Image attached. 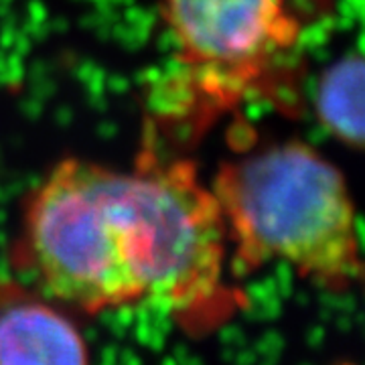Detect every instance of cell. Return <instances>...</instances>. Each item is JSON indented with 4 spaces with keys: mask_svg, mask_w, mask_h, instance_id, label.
<instances>
[{
    "mask_svg": "<svg viewBox=\"0 0 365 365\" xmlns=\"http://www.w3.org/2000/svg\"><path fill=\"white\" fill-rule=\"evenodd\" d=\"M209 189L242 268L282 262L329 290L361 278L347 182L309 144L276 143L227 160Z\"/></svg>",
    "mask_w": 365,
    "mask_h": 365,
    "instance_id": "cell-1",
    "label": "cell"
},
{
    "mask_svg": "<svg viewBox=\"0 0 365 365\" xmlns=\"http://www.w3.org/2000/svg\"><path fill=\"white\" fill-rule=\"evenodd\" d=\"M26 258L45 290L88 313L143 300L126 170L66 158L25 205Z\"/></svg>",
    "mask_w": 365,
    "mask_h": 365,
    "instance_id": "cell-2",
    "label": "cell"
},
{
    "mask_svg": "<svg viewBox=\"0 0 365 365\" xmlns=\"http://www.w3.org/2000/svg\"><path fill=\"white\" fill-rule=\"evenodd\" d=\"M143 300L175 314L217 304L230 252L222 209L191 160L143 155L128 170Z\"/></svg>",
    "mask_w": 365,
    "mask_h": 365,
    "instance_id": "cell-3",
    "label": "cell"
},
{
    "mask_svg": "<svg viewBox=\"0 0 365 365\" xmlns=\"http://www.w3.org/2000/svg\"><path fill=\"white\" fill-rule=\"evenodd\" d=\"M160 13L189 104L213 112L272 93L300 39L290 0H160Z\"/></svg>",
    "mask_w": 365,
    "mask_h": 365,
    "instance_id": "cell-4",
    "label": "cell"
},
{
    "mask_svg": "<svg viewBox=\"0 0 365 365\" xmlns=\"http://www.w3.org/2000/svg\"><path fill=\"white\" fill-rule=\"evenodd\" d=\"M0 365H90V349L55 304L0 278Z\"/></svg>",
    "mask_w": 365,
    "mask_h": 365,
    "instance_id": "cell-5",
    "label": "cell"
},
{
    "mask_svg": "<svg viewBox=\"0 0 365 365\" xmlns=\"http://www.w3.org/2000/svg\"><path fill=\"white\" fill-rule=\"evenodd\" d=\"M314 110L321 126L339 143L364 144V59L347 53L327 67L317 83Z\"/></svg>",
    "mask_w": 365,
    "mask_h": 365,
    "instance_id": "cell-6",
    "label": "cell"
}]
</instances>
